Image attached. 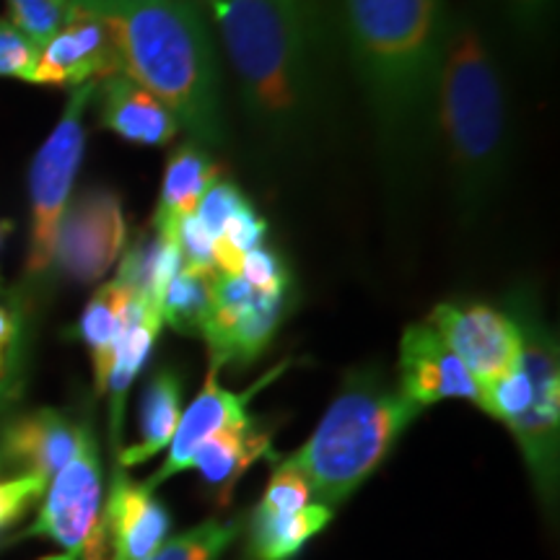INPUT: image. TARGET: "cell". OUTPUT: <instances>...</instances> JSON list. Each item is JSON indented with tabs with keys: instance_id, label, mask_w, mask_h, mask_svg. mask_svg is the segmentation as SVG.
Masks as SVG:
<instances>
[{
	"instance_id": "cell-16",
	"label": "cell",
	"mask_w": 560,
	"mask_h": 560,
	"mask_svg": "<svg viewBox=\"0 0 560 560\" xmlns=\"http://www.w3.org/2000/svg\"><path fill=\"white\" fill-rule=\"evenodd\" d=\"M100 96V122L115 136L136 145H170L179 132L177 117L149 89L128 79L112 75L96 86Z\"/></svg>"
},
{
	"instance_id": "cell-31",
	"label": "cell",
	"mask_w": 560,
	"mask_h": 560,
	"mask_svg": "<svg viewBox=\"0 0 560 560\" xmlns=\"http://www.w3.org/2000/svg\"><path fill=\"white\" fill-rule=\"evenodd\" d=\"M249 198L242 192L240 185H234L231 179H219L210 190L202 195L200 206L195 208V219L202 223V229L208 231L210 240H219L226 229L231 215L240 210Z\"/></svg>"
},
{
	"instance_id": "cell-34",
	"label": "cell",
	"mask_w": 560,
	"mask_h": 560,
	"mask_svg": "<svg viewBox=\"0 0 560 560\" xmlns=\"http://www.w3.org/2000/svg\"><path fill=\"white\" fill-rule=\"evenodd\" d=\"M174 236H177L182 268L192 272H219V268H215L213 240H210L208 231L202 229V223L195 219V213L179 219Z\"/></svg>"
},
{
	"instance_id": "cell-7",
	"label": "cell",
	"mask_w": 560,
	"mask_h": 560,
	"mask_svg": "<svg viewBox=\"0 0 560 560\" xmlns=\"http://www.w3.org/2000/svg\"><path fill=\"white\" fill-rule=\"evenodd\" d=\"M293 293H260L240 276H221L213 283V304L202 340L208 346L210 369H247L270 348Z\"/></svg>"
},
{
	"instance_id": "cell-27",
	"label": "cell",
	"mask_w": 560,
	"mask_h": 560,
	"mask_svg": "<svg viewBox=\"0 0 560 560\" xmlns=\"http://www.w3.org/2000/svg\"><path fill=\"white\" fill-rule=\"evenodd\" d=\"M493 5L511 37L527 47L548 39L558 11V0H493Z\"/></svg>"
},
{
	"instance_id": "cell-18",
	"label": "cell",
	"mask_w": 560,
	"mask_h": 560,
	"mask_svg": "<svg viewBox=\"0 0 560 560\" xmlns=\"http://www.w3.org/2000/svg\"><path fill=\"white\" fill-rule=\"evenodd\" d=\"M265 454H270V431L247 416L213 433L195 454L192 467H198L210 493L226 503L242 475Z\"/></svg>"
},
{
	"instance_id": "cell-8",
	"label": "cell",
	"mask_w": 560,
	"mask_h": 560,
	"mask_svg": "<svg viewBox=\"0 0 560 560\" xmlns=\"http://www.w3.org/2000/svg\"><path fill=\"white\" fill-rule=\"evenodd\" d=\"M128 244V221L120 195L109 187H86L68 202L55 240L52 268L79 285L100 283Z\"/></svg>"
},
{
	"instance_id": "cell-38",
	"label": "cell",
	"mask_w": 560,
	"mask_h": 560,
	"mask_svg": "<svg viewBox=\"0 0 560 560\" xmlns=\"http://www.w3.org/2000/svg\"><path fill=\"white\" fill-rule=\"evenodd\" d=\"M42 560H79V558L70 556V552H66V556H52V558H42Z\"/></svg>"
},
{
	"instance_id": "cell-28",
	"label": "cell",
	"mask_w": 560,
	"mask_h": 560,
	"mask_svg": "<svg viewBox=\"0 0 560 560\" xmlns=\"http://www.w3.org/2000/svg\"><path fill=\"white\" fill-rule=\"evenodd\" d=\"M5 3H9L11 24L37 47L45 45L73 11L70 0H5Z\"/></svg>"
},
{
	"instance_id": "cell-17",
	"label": "cell",
	"mask_w": 560,
	"mask_h": 560,
	"mask_svg": "<svg viewBox=\"0 0 560 560\" xmlns=\"http://www.w3.org/2000/svg\"><path fill=\"white\" fill-rule=\"evenodd\" d=\"M164 319L156 306L149 301L132 296L128 319H125L122 338L117 342L115 359H112V369L104 384V395H109V436L112 446L120 452L122 441V423H125V405H128V392L140 374V369L149 361L153 342H156Z\"/></svg>"
},
{
	"instance_id": "cell-23",
	"label": "cell",
	"mask_w": 560,
	"mask_h": 560,
	"mask_svg": "<svg viewBox=\"0 0 560 560\" xmlns=\"http://www.w3.org/2000/svg\"><path fill=\"white\" fill-rule=\"evenodd\" d=\"M332 520V509L310 503L293 514H262L255 509L249 522V558L252 560H291L301 548Z\"/></svg>"
},
{
	"instance_id": "cell-26",
	"label": "cell",
	"mask_w": 560,
	"mask_h": 560,
	"mask_svg": "<svg viewBox=\"0 0 560 560\" xmlns=\"http://www.w3.org/2000/svg\"><path fill=\"white\" fill-rule=\"evenodd\" d=\"M240 535V522L210 520L166 540L145 560H219Z\"/></svg>"
},
{
	"instance_id": "cell-20",
	"label": "cell",
	"mask_w": 560,
	"mask_h": 560,
	"mask_svg": "<svg viewBox=\"0 0 560 560\" xmlns=\"http://www.w3.org/2000/svg\"><path fill=\"white\" fill-rule=\"evenodd\" d=\"M182 418V380L174 369H161L151 376L140 395L138 441L117 452V467L143 465L170 450Z\"/></svg>"
},
{
	"instance_id": "cell-35",
	"label": "cell",
	"mask_w": 560,
	"mask_h": 560,
	"mask_svg": "<svg viewBox=\"0 0 560 560\" xmlns=\"http://www.w3.org/2000/svg\"><path fill=\"white\" fill-rule=\"evenodd\" d=\"M280 3L289 9L293 21L301 26L306 42L312 45V50L317 52L322 60V52L327 50V42H330L332 34V11L327 0H280Z\"/></svg>"
},
{
	"instance_id": "cell-32",
	"label": "cell",
	"mask_w": 560,
	"mask_h": 560,
	"mask_svg": "<svg viewBox=\"0 0 560 560\" xmlns=\"http://www.w3.org/2000/svg\"><path fill=\"white\" fill-rule=\"evenodd\" d=\"M39 47L21 34L11 21H0V79L30 81Z\"/></svg>"
},
{
	"instance_id": "cell-9",
	"label": "cell",
	"mask_w": 560,
	"mask_h": 560,
	"mask_svg": "<svg viewBox=\"0 0 560 560\" xmlns=\"http://www.w3.org/2000/svg\"><path fill=\"white\" fill-rule=\"evenodd\" d=\"M102 486V459L100 446L86 425L81 433V444L73 459L55 475L47 488L37 522L26 529L30 537H47L58 542L70 556L79 558L89 535L102 520L104 509Z\"/></svg>"
},
{
	"instance_id": "cell-1",
	"label": "cell",
	"mask_w": 560,
	"mask_h": 560,
	"mask_svg": "<svg viewBox=\"0 0 560 560\" xmlns=\"http://www.w3.org/2000/svg\"><path fill=\"white\" fill-rule=\"evenodd\" d=\"M348 62L366 102L395 195H408L436 145L446 0H335Z\"/></svg>"
},
{
	"instance_id": "cell-2",
	"label": "cell",
	"mask_w": 560,
	"mask_h": 560,
	"mask_svg": "<svg viewBox=\"0 0 560 560\" xmlns=\"http://www.w3.org/2000/svg\"><path fill=\"white\" fill-rule=\"evenodd\" d=\"M240 104L265 149L299 159L322 125V60L280 0H206Z\"/></svg>"
},
{
	"instance_id": "cell-21",
	"label": "cell",
	"mask_w": 560,
	"mask_h": 560,
	"mask_svg": "<svg viewBox=\"0 0 560 560\" xmlns=\"http://www.w3.org/2000/svg\"><path fill=\"white\" fill-rule=\"evenodd\" d=\"M117 262H120L115 278L117 283L161 312V299H164L174 276L182 270L177 236L151 226L143 234H138L136 242H130V247L122 252Z\"/></svg>"
},
{
	"instance_id": "cell-19",
	"label": "cell",
	"mask_w": 560,
	"mask_h": 560,
	"mask_svg": "<svg viewBox=\"0 0 560 560\" xmlns=\"http://www.w3.org/2000/svg\"><path fill=\"white\" fill-rule=\"evenodd\" d=\"M221 177V164L210 156L206 145L182 143L166 161L164 182H161L159 208L153 213V229L174 236L179 219L192 215L202 195Z\"/></svg>"
},
{
	"instance_id": "cell-5",
	"label": "cell",
	"mask_w": 560,
	"mask_h": 560,
	"mask_svg": "<svg viewBox=\"0 0 560 560\" xmlns=\"http://www.w3.org/2000/svg\"><path fill=\"white\" fill-rule=\"evenodd\" d=\"M420 412L384 376L361 371L348 376L310 441L283 459L304 475L314 499L332 509L374 475Z\"/></svg>"
},
{
	"instance_id": "cell-29",
	"label": "cell",
	"mask_w": 560,
	"mask_h": 560,
	"mask_svg": "<svg viewBox=\"0 0 560 560\" xmlns=\"http://www.w3.org/2000/svg\"><path fill=\"white\" fill-rule=\"evenodd\" d=\"M312 499V488L304 480V475L285 459H278L257 511H262V514H293V511L310 506Z\"/></svg>"
},
{
	"instance_id": "cell-33",
	"label": "cell",
	"mask_w": 560,
	"mask_h": 560,
	"mask_svg": "<svg viewBox=\"0 0 560 560\" xmlns=\"http://www.w3.org/2000/svg\"><path fill=\"white\" fill-rule=\"evenodd\" d=\"M47 490L42 478H0V535L26 516Z\"/></svg>"
},
{
	"instance_id": "cell-24",
	"label": "cell",
	"mask_w": 560,
	"mask_h": 560,
	"mask_svg": "<svg viewBox=\"0 0 560 560\" xmlns=\"http://www.w3.org/2000/svg\"><path fill=\"white\" fill-rule=\"evenodd\" d=\"M219 272H192L182 268L161 299V319L179 335L202 338L210 304H213V283Z\"/></svg>"
},
{
	"instance_id": "cell-25",
	"label": "cell",
	"mask_w": 560,
	"mask_h": 560,
	"mask_svg": "<svg viewBox=\"0 0 560 560\" xmlns=\"http://www.w3.org/2000/svg\"><path fill=\"white\" fill-rule=\"evenodd\" d=\"M265 234H268V221L262 219V213L255 208V202L247 200L234 215H231L223 234L213 242L215 268H219L221 276H240L244 255L262 247Z\"/></svg>"
},
{
	"instance_id": "cell-22",
	"label": "cell",
	"mask_w": 560,
	"mask_h": 560,
	"mask_svg": "<svg viewBox=\"0 0 560 560\" xmlns=\"http://www.w3.org/2000/svg\"><path fill=\"white\" fill-rule=\"evenodd\" d=\"M132 293L117 280L100 285L94 296L89 299L86 310H83L75 335L83 346L89 348L91 363H94L96 392L104 395V384H107L112 359H115L117 342L122 338L125 319H128Z\"/></svg>"
},
{
	"instance_id": "cell-10",
	"label": "cell",
	"mask_w": 560,
	"mask_h": 560,
	"mask_svg": "<svg viewBox=\"0 0 560 560\" xmlns=\"http://www.w3.org/2000/svg\"><path fill=\"white\" fill-rule=\"evenodd\" d=\"M429 322L478 384L503 376L522 361V330L506 310L450 301L439 304Z\"/></svg>"
},
{
	"instance_id": "cell-15",
	"label": "cell",
	"mask_w": 560,
	"mask_h": 560,
	"mask_svg": "<svg viewBox=\"0 0 560 560\" xmlns=\"http://www.w3.org/2000/svg\"><path fill=\"white\" fill-rule=\"evenodd\" d=\"M219 374H221L219 369H208L206 387H202L198 397H195L190 408L182 412L179 425L177 431H174V439L170 444V454H166L164 465H161L159 470L145 480V488L153 490L164 480L174 478V475L190 470L195 454H198L200 446L206 444L213 433H219L221 429H226V425L236 423V420L247 418V405L252 397H255V392L262 389V384L276 380L280 369L270 371L260 384H255L252 389L242 392V395L223 389L219 384Z\"/></svg>"
},
{
	"instance_id": "cell-37",
	"label": "cell",
	"mask_w": 560,
	"mask_h": 560,
	"mask_svg": "<svg viewBox=\"0 0 560 560\" xmlns=\"http://www.w3.org/2000/svg\"><path fill=\"white\" fill-rule=\"evenodd\" d=\"M11 231H13V221L0 219V252H3V244L11 236Z\"/></svg>"
},
{
	"instance_id": "cell-13",
	"label": "cell",
	"mask_w": 560,
	"mask_h": 560,
	"mask_svg": "<svg viewBox=\"0 0 560 560\" xmlns=\"http://www.w3.org/2000/svg\"><path fill=\"white\" fill-rule=\"evenodd\" d=\"M397 374H400L397 382L400 395L418 408H429L452 397L478 402V382L454 355V350L441 340L431 322H418L402 332Z\"/></svg>"
},
{
	"instance_id": "cell-6",
	"label": "cell",
	"mask_w": 560,
	"mask_h": 560,
	"mask_svg": "<svg viewBox=\"0 0 560 560\" xmlns=\"http://www.w3.org/2000/svg\"><path fill=\"white\" fill-rule=\"evenodd\" d=\"M100 83L73 89L62 109L58 125L39 145L30 170V200H32V231L26 272L32 278L52 270L55 240L62 213H66L75 177H79L83 151H86V112L94 102Z\"/></svg>"
},
{
	"instance_id": "cell-30",
	"label": "cell",
	"mask_w": 560,
	"mask_h": 560,
	"mask_svg": "<svg viewBox=\"0 0 560 560\" xmlns=\"http://www.w3.org/2000/svg\"><path fill=\"white\" fill-rule=\"evenodd\" d=\"M240 278L260 293H272V296H278V293H293L291 268L280 257L278 249L265 247V244L244 255Z\"/></svg>"
},
{
	"instance_id": "cell-4",
	"label": "cell",
	"mask_w": 560,
	"mask_h": 560,
	"mask_svg": "<svg viewBox=\"0 0 560 560\" xmlns=\"http://www.w3.org/2000/svg\"><path fill=\"white\" fill-rule=\"evenodd\" d=\"M436 143L459 221L472 226L503 190L511 164L509 89L475 19L450 13L436 86Z\"/></svg>"
},
{
	"instance_id": "cell-11",
	"label": "cell",
	"mask_w": 560,
	"mask_h": 560,
	"mask_svg": "<svg viewBox=\"0 0 560 560\" xmlns=\"http://www.w3.org/2000/svg\"><path fill=\"white\" fill-rule=\"evenodd\" d=\"M73 5V3H70ZM122 73L107 26L94 13L73 5L66 24L39 47L30 83L79 89Z\"/></svg>"
},
{
	"instance_id": "cell-12",
	"label": "cell",
	"mask_w": 560,
	"mask_h": 560,
	"mask_svg": "<svg viewBox=\"0 0 560 560\" xmlns=\"http://www.w3.org/2000/svg\"><path fill=\"white\" fill-rule=\"evenodd\" d=\"M83 429L86 425L52 408L11 416L0 425V478L50 482L73 459Z\"/></svg>"
},
{
	"instance_id": "cell-36",
	"label": "cell",
	"mask_w": 560,
	"mask_h": 560,
	"mask_svg": "<svg viewBox=\"0 0 560 560\" xmlns=\"http://www.w3.org/2000/svg\"><path fill=\"white\" fill-rule=\"evenodd\" d=\"M21 338V312L5 293H0V384L9 380L13 353Z\"/></svg>"
},
{
	"instance_id": "cell-14",
	"label": "cell",
	"mask_w": 560,
	"mask_h": 560,
	"mask_svg": "<svg viewBox=\"0 0 560 560\" xmlns=\"http://www.w3.org/2000/svg\"><path fill=\"white\" fill-rule=\"evenodd\" d=\"M112 560H145L170 540L172 516L145 482L128 478L122 467L112 472L107 503L102 509Z\"/></svg>"
},
{
	"instance_id": "cell-3",
	"label": "cell",
	"mask_w": 560,
	"mask_h": 560,
	"mask_svg": "<svg viewBox=\"0 0 560 560\" xmlns=\"http://www.w3.org/2000/svg\"><path fill=\"white\" fill-rule=\"evenodd\" d=\"M107 26L122 73L164 102L192 143L226 138L221 66L195 0H70Z\"/></svg>"
}]
</instances>
